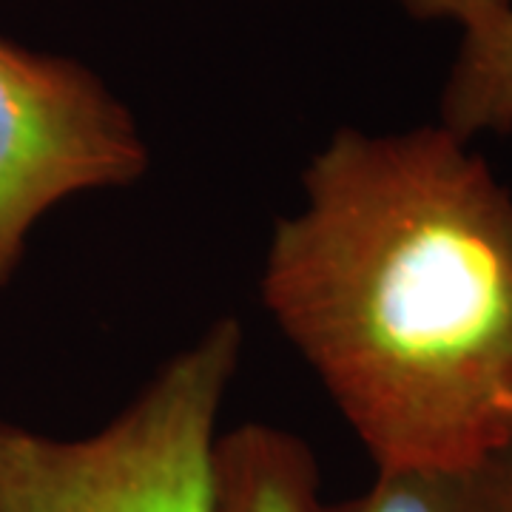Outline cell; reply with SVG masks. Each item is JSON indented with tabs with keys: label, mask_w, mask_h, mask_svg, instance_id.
<instances>
[{
	"label": "cell",
	"mask_w": 512,
	"mask_h": 512,
	"mask_svg": "<svg viewBox=\"0 0 512 512\" xmlns=\"http://www.w3.org/2000/svg\"><path fill=\"white\" fill-rule=\"evenodd\" d=\"M274 225L262 302L376 467L512 444V194L444 126L339 128Z\"/></svg>",
	"instance_id": "obj_1"
},
{
	"label": "cell",
	"mask_w": 512,
	"mask_h": 512,
	"mask_svg": "<svg viewBox=\"0 0 512 512\" xmlns=\"http://www.w3.org/2000/svg\"><path fill=\"white\" fill-rule=\"evenodd\" d=\"M319 504V467L299 436L271 424L217 436L211 512H316Z\"/></svg>",
	"instance_id": "obj_4"
},
{
	"label": "cell",
	"mask_w": 512,
	"mask_h": 512,
	"mask_svg": "<svg viewBox=\"0 0 512 512\" xmlns=\"http://www.w3.org/2000/svg\"><path fill=\"white\" fill-rule=\"evenodd\" d=\"M242 325L222 316L83 439L0 419V512H211V464Z\"/></svg>",
	"instance_id": "obj_2"
},
{
	"label": "cell",
	"mask_w": 512,
	"mask_h": 512,
	"mask_svg": "<svg viewBox=\"0 0 512 512\" xmlns=\"http://www.w3.org/2000/svg\"><path fill=\"white\" fill-rule=\"evenodd\" d=\"M396 3L410 18L447 20V23H456L458 29L512 6V0H396Z\"/></svg>",
	"instance_id": "obj_7"
},
{
	"label": "cell",
	"mask_w": 512,
	"mask_h": 512,
	"mask_svg": "<svg viewBox=\"0 0 512 512\" xmlns=\"http://www.w3.org/2000/svg\"><path fill=\"white\" fill-rule=\"evenodd\" d=\"M148 163L140 123L100 74L0 35V291L46 211L134 185Z\"/></svg>",
	"instance_id": "obj_3"
},
{
	"label": "cell",
	"mask_w": 512,
	"mask_h": 512,
	"mask_svg": "<svg viewBox=\"0 0 512 512\" xmlns=\"http://www.w3.org/2000/svg\"><path fill=\"white\" fill-rule=\"evenodd\" d=\"M461 32L439 100V126L470 143L512 131V6Z\"/></svg>",
	"instance_id": "obj_6"
},
{
	"label": "cell",
	"mask_w": 512,
	"mask_h": 512,
	"mask_svg": "<svg viewBox=\"0 0 512 512\" xmlns=\"http://www.w3.org/2000/svg\"><path fill=\"white\" fill-rule=\"evenodd\" d=\"M316 512H512V444L470 464L379 467L367 490Z\"/></svg>",
	"instance_id": "obj_5"
}]
</instances>
